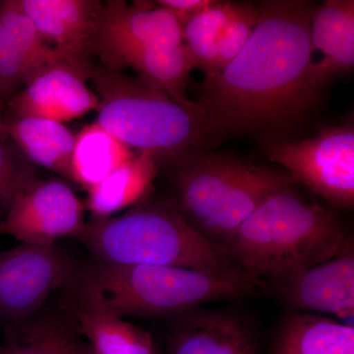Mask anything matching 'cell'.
I'll list each match as a JSON object with an SVG mask.
<instances>
[{
	"label": "cell",
	"instance_id": "cell-6",
	"mask_svg": "<svg viewBox=\"0 0 354 354\" xmlns=\"http://www.w3.org/2000/svg\"><path fill=\"white\" fill-rule=\"evenodd\" d=\"M169 164V200L191 228L223 248L266 198L295 184L286 171L232 153L198 151Z\"/></svg>",
	"mask_w": 354,
	"mask_h": 354
},
{
	"label": "cell",
	"instance_id": "cell-17",
	"mask_svg": "<svg viewBox=\"0 0 354 354\" xmlns=\"http://www.w3.org/2000/svg\"><path fill=\"white\" fill-rule=\"evenodd\" d=\"M313 51L320 50L325 57L315 62L317 76L325 85L337 74L354 66V1L327 0L317 6L311 23Z\"/></svg>",
	"mask_w": 354,
	"mask_h": 354
},
{
	"label": "cell",
	"instance_id": "cell-5",
	"mask_svg": "<svg viewBox=\"0 0 354 354\" xmlns=\"http://www.w3.org/2000/svg\"><path fill=\"white\" fill-rule=\"evenodd\" d=\"M264 283L167 266H116L90 261L65 290L120 317L171 318L220 300L254 295Z\"/></svg>",
	"mask_w": 354,
	"mask_h": 354
},
{
	"label": "cell",
	"instance_id": "cell-25",
	"mask_svg": "<svg viewBox=\"0 0 354 354\" xmlns=\"http://www.w3.org/2000/svg\"><path fill=\"white\" fill-rule=\"evenodd\" d=\"M39 71L0 22V100L21 84L27 85Z\"/></svg>",
	"mask_w": 354,
	"mask_h": 354
},
{
	"label": "cell",
	"instance_id": "cell-29",
	"mask_svg": "<svg viewBox=\"0 0 354 354\" xmlns=\"http://www.w3.org/2000/svg\"><path fill=\"white\" fill-rule=\"evenodd\" d=\"M4 108L3 101L0 100V139L9 138L8 134H7V129L6 122H4L3 118H2V109Z\"/></svg>",
	"mask_w": 354,
	"mask_h": 354
},
{
	"label": "cell",
	"instance_id": "cell-2",
	"mask_svg": "<svg viewBox=\"0 0 354 354\" xmlns=\"http://www.w3.org/2000/svg\"><path fill=\"white\" fill-rule=\"evenodd\" d=\"M88 80L100 101L95 123L156 162L208 150L223 134L202 101L186 108L140 77L102 65H91Z\"/></svg>",
	"mask_w": 354,
	"mask_h": 354
},
{
	"label": "cell",
	"instance_id": "cell-30",
	"mask_svg": "<svg viewBox=\"0 0 354 354\" xmlns=\"http://www.w3.org/2000/svg\"><path fill=\"white\" fill-rule=\"evenodd\" d=\"M153 354H162V353H160V351H158V348H156L155 351H153Z\"/></svg>",
	"mask_w": 354,
	"mask_h": 354
},
{
	"label": "cell",
	"instance_id": "cell-22",
	"mask_svg": "<svg viewBox=\"0 0 354 354\" xmlns=\"http://www.w3.org/2000/svg\"><path fill=\"white\" fill-rule=\"evenodd\" d=\"M236 6L234 2L216 1L208 10L198 14L183 26L184 46L195 67L201 69L206 77L216 73L218 35L232 19Z\"/></svg>",
	"mask_w": 354,
	"mask_h": 354
},
{
	"label": "cell",
	"instance_id": "cell-26",
	"mask_svg": "<svg viewBox=\"0 0 354 354\" xmlns=\"http://www.w3.org/2000/svg\"><path fill=\"white\" fill-rule=\"evenodd\" d=\"M36 176L30 162L10 138L0 139V180Z\"/></svg>",
	"mask_w": 354,
	"mask_h": 354
},
{
	"label": "cell",
	"instance_id": "cell-10",
	"mask_svg": "<svg viewBox=\"0 0 354 354\" xmlns=\"http://www.w3.org/2000/svg\"><path fill=\"white\" fill-rule=\"evenodd\" d=\"M86 207L64 181H30L15 197L0 221V235L21 243L55 245L62 237H73L85 223Z\"/></svg>",
	"mask_w": 354,
	"mask_h": 354
},
{
	"label": "cell",
	"instance_id": "cell-1",
	"mask_svg": "<svg viewBox=\"0 0 354 354\" xmlns=\"http://www.w3.org/2000/svg\"><path fill=\"white\" fill-rule=\"evenodd\" d=\"M258 6L250 39L225 69L205 78L201 101L223 133L276 137L311 111L324 86L311 44L317 6L305 0Z\"/></svg>",
	"mask_w": 354,
	"mask_h": 354
},
{
	"label": "cell",
	"instance_id": "cell-27",
	"mask_svg": "<svg viewBox=\"0 0 354 354\" xmlns=\"http://www.w3.org/2000/svg\"><path fill=\"white\" fill-rule=\"evenodd\" d=\"M215 2V0H158L156 3L171 11L183 26L191 18L208 10Z\"/></svg>",
	"mask_w": 354,
	"mask_h": 354
},
{
	"label": "cell",
	"instance_id": "cell-9",
	"mask_svg": "<svg viewBox=\"0 0 354 354\" xmlns=\"http://www.w3.org/2000/svg\"><path fill=\"white\" fill-rule=\"evenodd\" d=\"M181 44L183 24L169 9L152 1L111 0L104 2L92 51L102 66L123 71L147 50Z\"/></svg>",
	"mask_w": 354,
	"mask_h": 354
},
{
	"label": "cell",
	"instance_id": "cell-14",
	"mask_svg": "<svg viewBox=\"0 0 354 354\" xmlns=\"http://www.w3.org/2000/svg\"><path fill=\"white\" fill-rule=\"evenodd\" d=\"M44 44L65 57L90 66L104 2L99 0H16Z\"/></svg>",
	"mask_w": 354,
	"mask_h": 354
},
{
	"label": "cell",
	"instance_id": "cell-21",
	"mask_svg": "<svg viewBox=\"0 0 354 354\" xmlns=\"http://www.w3.org/2000/svg\"><path fill=\"white\" fill-rule=\"evenodd\" d=\"M134 157L131 149L97 123H93L84 127L75 136L71 158V180L90 189Z\"/></svg>",
	"mask_w": 354,
	"mask_h": 354
},
{
	"label": "cell",
	"instance_id": "cell-23",
	"mask_svg": "<svg viewBox=\"0 0 354 354\" xmlns=\"http://www.w3.org/2000/svg\"><path fill=\"white\" fill-rule=\"evenodd\" d=\"M0 22L3 25L9 36L17 43L21 50L24 51L39 73L48 67L62 62H71L83 66L72 62L44 44L34 23L18 6L16 0L0 1Z\"/></svg>",
	"mask_w": 354,
	"mask_h": 354
},
{
	"label": "cell",
	"instance_id": "cell-13",
	"mask_svg": "<svg viewBox=\"0 0 354 354\" xmlns=\"http://www.w3.org/2000/svg\"><path fill=\"white\" fill-rule=\"evenodd\" d=\"M169 320L171 354H259L253 326L232 310L197 307Z\"/></svg>",
	"mask_w": 354,
	"mask_h": 354
},
{
	"label": "cell",
	"instance_id": "cell-15",
	"mask_svg": "<svg viewBox=\"0 0 354 354\" xmlns=\"http://www.w3.org/2000/svg\"><path fill=\"white\" fill-rule=\"evenodd\" d=\"M64 291L68 297L65 311L93 354H153L156 346L146 330L68 290Z\"/></svg>",
	"mask_w": 354,
	"mask_h": 354
},
{
	"label": "cell",
	"instance_id": "cell-7",
	"mask_svg": "<svg viewBox=\"0 0 354 354\" xmlns=\"http://www.w3.org/2000/svg\"><path fill=\"white\" fill-rule=\"evenodd\" d=\"M272 162L285 167L295 183L344 209L354 205V128L325 127L313 138L266 145Z\"/></svg>",
	"mask_w": 354,
	"mask_h": 354
},
{
	"label": "cell",
	"instance_id": "cell-8",
	"mask_svg": "<svg viewBox=\"0 0 354 354\" xmlns=\"http://www.w3.org/2000/svg\"><path fill=\"white\" fill-rule=\"evenodd\" d=\"M79 268L57 245L20 243L0 251V327L35 315L53 292L71 285Z\"/></svg>",
	"mask_w": 354,
	"mask_h": 354
},
{
	"label": "cell",
	"instance_id": "cell-28",
	"mask_svg": "<svg viewBox=\"0 0 354 354\" xmlns=\"http://www.w3.org/2000/svg\"><path fill=\"white\" fill-rule=\"evenodd\" d=\"M36 177L38 176L19 180H0V221L6 216L18 193Z\"/></svg>",
	"mask_w": 354,
	"mask_h": 354
},
{
	"label": "cell",
	"instance_id": "cell-18",
	"mask_svg": "<svg viewBox=\"0 0 354 354\" xmlns=\"http://www.w3.org/2000/svg\"><path fill=\"white\" fill-rule=\"evenodd\" d=\"M7 134L32 164L71 179L75 136L64 123L37 118H4Z\"/></svg>",
	"mask_w": 354,
	"mask_h": 354
},
{
	"label": "cell",
	"instance_id": "cell-3",
	"mask_svg": "<svg viewBox=\"0 0 354 354\" xmlns=\"http://www.w3.org/2000/svg\"><path fill=\"white\" fill-rule=\"evenodd\" d=\"M293 186L266 198L225 246L255 278H288L332 259L351 241L337 216L306 201Z\"/></svg>",
	"mask_w": 354,
	"mask_h": 354
},
{
	"label": "cell",
	"instance_id": "cell-12",
	"mask_svg": "<svg viewBox=\"0 0 354 354\" xmlns=\"http://www.w3.org/2000/svg\"><path fill=\"white\" fill-rule=\"evenodd\" d=\"M90 67L62 62L44 69L8 102L11 115L64 123L97 111L99 99L86 84Z\"/></svg>",
	"mask_w": 354,
	"mask_h": 354
},
{
	"label": "cell",
	"instance_id": "cell-11",
	"mask_svg": "<svg viewBox=\"0 0 354 354\" xmlns=\"http://www.w3.org/2000/svg\"><path fill=\"white\" fill-rule=\"evenodd\" d=\"M274 283L279 298L290 308L332 314L344 325L353 327V241L332 259Z\"/></svg>",
	"mask_w": 354,
	"mask_h": 354
},
{
	"label": "cell",
	"instance_id": "cell-24",
	"mask_svg": "<svg viewBox=\"0 0 354 354\" xmlns=\"http://www.w3.org/2000/svg\"><path fill=\"white\" fill-rule=\"evenodd\" d=\"M259 6L237 3L232 19L221 29L216 41V73L227 66L239 55L257 25Z\"/></svg>",
	"mask_w": 354,
	"mask_h": 354
},
{
	"label": "cell",
	"instance_id": "cell-4",
	"mask_svg": "<svg viewBox=\"0 0 354 354\" xmlns=\"http://www.w3.org/2000/svg\"><path fill=\"white\" fill-rule=\"evenodd\" d=\"M73 237L101 264L167 266L221 276L246 272L225 248L191 228L169 199L149 197L120 215L92 218Z\"/></svg>",
	"mask_w": 354,
	"mask_h": 354
},
{
	"label": "cell",
	"instance_id": "cell-19",
	"mask_svg": "<svg viewBox=\"0 0 354 354\" xmlns=\"http://www.w3.org/2000/svg\"><path fill=\"white\" fill-rule=\"evenodd\" d=\"M157 174L153 157L138 153L87 190L86 209L92 218H104L132 208L150 197Z\"/></svg>",
	"mask_w": 354,
	"mask_h": 354
},
{
	"label": "cell",
	"instance_id": "cell-16",
	"mask_svg": "<svg viewBox=\"0 0 354 354\" xmlns=\"http://www.w3.org/2000/svg\"><path fill=\"white\" fill-rule=\"evenodd\" d=\"M1 328L0 354H93L69 314L46 305L27 320Z\"/></svg>",
	"mask_w": 354,
	"mask_h": 354
},
{
	"label": "cell",
	"instance_id": "cell-20",
	"mask_svg": "<svg viewBox=\"0 0 354 354\" xmlns=\"http://www.w3.org/2000/svg\"><path fill=\"white\" fill-rule=\"evenodd\" d=\"M272 354H354V328L317 314H290Z\"/></svg>",
	"mask_w": 354,
	"mask_h": 354
}]
</instances>
